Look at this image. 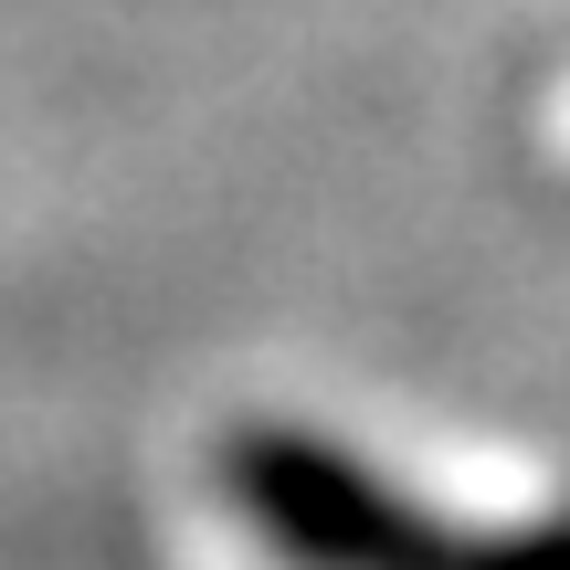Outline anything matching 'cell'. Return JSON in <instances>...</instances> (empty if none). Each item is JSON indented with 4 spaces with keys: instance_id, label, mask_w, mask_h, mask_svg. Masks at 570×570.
Returning a JSON list of instances; mask_svg holds the SVG:
<instances>
[{
    "instance_id": "obj_1",
    "label": "cell",
    "mask_w": 570,
    "mask_h": 570,
    "mask_svg": "<svg viewBox=\"0 0 570 570\" xmlns=\"http://www.w3.org/2000/svg\"><path fill=\"white\" fill-rule=\"evenodd\" d=\"M223 497L296 570H570V518H539V529H433L412 497H391L338 444L275 433V423L223 444Z\"/></svg>"
}]
</instances>
